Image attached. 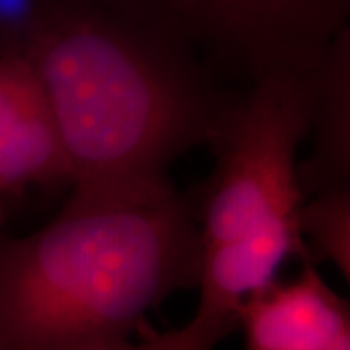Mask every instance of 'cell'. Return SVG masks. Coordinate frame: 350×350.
<instances>
[{"instance_id":"cell-2","label":"cell","mask_w":350,"mask_h":350,"mask_svg":"<svg viewBox=\"0 0 350 350\" xmlns=\"http://www.w3.org/2000/svg\"><path fill=\"white\" fill-rule=\"evenodd\" d=\"M24 61L51 103L72 189L167 175L213 144L238 98L185 57L92 16L43 18Z\"/></svg>"},{"instance_id":"cell-6","label":"cell","mask_w":350,"mask_h":350,"mask_svg":"<svg viewBox=\"0 0 350 350\" xmlns=\"http://www.w3.org/2000/svg\"><path fill=\"white\" fill-rule=\"evenodd\" d=\"M310 156L298 165L304 197L327 189L350 187V94L349 76L317 64L310 94Z\"/></svg>"},{"instance_id":"cell-1","label":"cell","mask_w":350,"mask_h":350,"mask_svg":"<svg viewBox=\"0 0 350 350\" xmlns=\"http://www.w3.org/2000/svg\"><path fill=\"white\" fill-rule=\"evenodd\" d=\"M195 208L167 175L72 189L41 230L0 243V350H94L199 288Z\"/></svg>"},{"instance_id":"cell-4","label":"cell","mask_w":350,"mask_h":350,"mask_svg":"<svg viewBox=\"0 0 350 350\" xmlns=\"http://www.w3.org/2000/svg\"><path fill=\"white\" fill-rule=\"evenodd\" d=\"M245 350H350V306L306 261L241 306Z\"/></svg>"},{"instance_id":"cell-7","label":"cell","mask_w":350,"mask_h":350,"mask_svg":"<svg viewBox=\"0 0 350 350\" xmlns=\"http://www.w3.org/2000/svg\"><path fill=\"white\" fill-rule=\"evenodd\" d=\"M300 232L308 253L331 262L350 280V187H335L306 197L300 211Z\"/></svg>"},{"instance_id":"cell-3","label":"cell","mask_w":350,"mask_h":350,"mask_svg":"<svg viewBox=\"0 0 350 350\" xmlns=\"http://www.w3.org/2000/svg\"><path fill=\"white\" fill-rule=\"evenodd\" d=\"M312 75L278 72L239 94L211 144L213 174L195 208L199 308L236 319L278 280L290 257L310 261L300 232L298 152L308 138Z\"/></svg>"},{"instance_id":"cell-5","label":"cell","mask_w":350,"mask_h":350,"mask_svg":"<svg viewBox=\"0 0 350 350\" xmlns=\"http://www.w3.org/2000/svg\"><path fill=\"white\" fill-rule=\"evenodd\" d=\"M72 181L61 133L31 66L0 59V195Z\"/></svg>"},{"instance_id":"cell-8","label":"cell","mask_w":350,"mask_h":350,"mask_svg":"<svg viewBox=\"0 0 350 350\" xmlns=\"http://www.w3.org/2000/svg\"><path fill=\"white\" fill-rule=\"evenodd\" d=\"M238 327L236 319L197 310L193 319L179 329L148 333L140 342L121 340L94 350H214Z\"/></svg>"},{"instance_id":"cell-9","label":"cell","mask_w":350,"mask_h":350,"mask_svg":"<svg viewBox=\"0 0 350 350\" xmlns=\"http://www.w3.org/2000/svg\"><path fill=\"white\" fill-rule=\"evenodd\" d=\"M0 220H2V214H0Z\"/></svg>"}]
</instances>
